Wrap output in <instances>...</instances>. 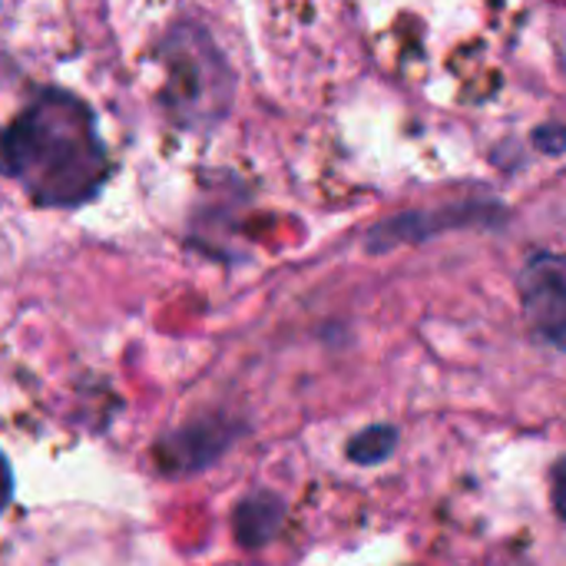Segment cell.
Wrapping results in <instances>:
<instances>
[{"label": "cell", "instance_id": "5", "mask_svg": "<svg viewBox=\"0 0 566 566\" xmlns=\"http://www.w3.org/2000/svg\"><path fill=\"white\" fill-rule=\"evenodd\" d=\"M551 497H554L557 517L566 524V454L554 464V474H551Z\"/></svg>", "mask_w": 566, "mask_h": 566}, {"label": "cell", "instance_id": "2", "mask_svg": "<svg viewBox=\"0 0 566 566\" xmlns=\"http://www.w3.org/2000/svg\"><path fill=\"white\" fill-rule=\"evenodd\" d=\"M524 312L541 338L566 348V255H541L521 275Z\"/></svg>", "mask_w": 566, "mask_h": 566}, {"label": "cell", "instance_id": "3", "mask_svg": "<svg viewBox=\"0 0 566 566\" xmlns=\"http://www.w3.org/2000/svg\"><path fill=\"white\" fill-rule=\"evenodd\" d=\"M285 521V504L275 494H255L239 504L235 511V534L245 547L269 544Z\"/></svg>", "mask_w": 566, "mask_h": 566}, {"label": "cell", "instance_id": "6", "mask_svg": "<svg viewBox=\"0 0 566 566\" xmlns=\"http://www.w3.org/2000/svg\"><path fill=\"white\" fill-rule=\"evenodd\" d=\"M7 494H10V478H7V468L0 461V507L7 504Z\"/></svg>", "mask_w": 566, "mask_h": 566}, {"label": "cell", "instance_id": "4", "mask_svg": "<svg viewBox=\"0 0 566 566\" xmlns=\"http://www.w3.org/2000/svg\"><path fill=\"white\" fill-rule=\"evenodd\" d=\"M395 448H398V428L395 424H368L348 441L345 454L358 468H375V464H385L395 454Z\"/></svg>", "mask_w": 566, "mask_h": 566}, {"label": "cell", "instance_id": "1", "mask_svg": "<svg viewBox=\"0 0 566 566\" xmlns=\"http://www.w3.org/2000/svg\"><path fill=\"white\" fill-rule=\"evenodd\" d=\"M0 172L40 202L76 206L103 179V143L93 116L66 93L40 96L0 139Z\"/></svg>", "mask_w": 566, "mask_h": 566}]
</instances>
